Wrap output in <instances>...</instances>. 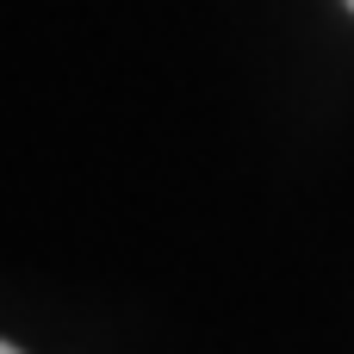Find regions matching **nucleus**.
I'll use <instances>...</instances> for the list:
<instances>
[{
  "label": "nucleus",
  "mask_w": 354,
  "mask_h": 354,
  "mask_svg": "<svg viewBox=\"0 0 354 354\" xmlns=\"http://www.w3.org/2000/svg\"><path fill=\"white\" fill-rule=\"evenodd\" d=\"M0 354H19V348H12V342H0Z\"/></svg>",
  "instance_id": "f257e3e1"
},
{
  "label": "nucleus",
  "mask_w": 354,
  "mask_h": 354,
  "mask_svg": "<svg viewBox=\"0 0 354 354\" xmlns=\"http://www.w3.org/2000/svg\"><path fill=\"white\" fill-rule=\"evenodd\" d=\"M348 6H354V0H348Z\"/></svg>",
  "instance_id": "f03ea898"
}]
</instances>
